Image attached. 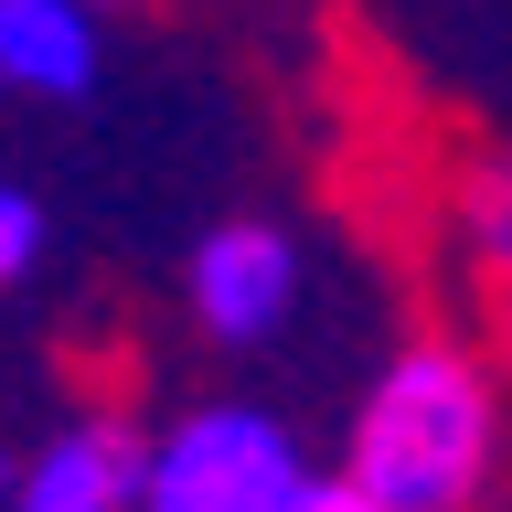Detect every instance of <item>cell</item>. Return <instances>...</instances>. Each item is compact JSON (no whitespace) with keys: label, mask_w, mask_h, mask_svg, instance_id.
<instances>
[{"label":"cell","mask_w":512,"mask_h":512,"mask_svg":"<svg viewBox=\"0 0 512 512\" xmlns=\"http://www.w3.org/2000/svg\"><path fill=\"white\" fill-rule=\"evenodd\" d=\"M491 438H502L491 374L448 342H416L374 374V395L352 416V470L342 480L374 512H470V491L491 480Z\"/></svg>","instance_id":"1"},{"label":"cell","mask_w":512,"mask_h":512,"mask_svg":"<svg viewBox=\"0 0 512 512\" xmlns=\"http://www.w3.org/2000/svg\"><path fill=\"white\" fill-rule=\"evenodd\" d=\"M299 480V438L267 406H203L160 448H139L128 512H278Z\"/></svg>","instance_id":"2"},{"label":"cell","mask_w":512,"mask_h":512,"mask_svg":"<svg viewBox=\"0 0 512 512\" xmlns=\"http://www.w3.org/2000/svg\"><path fill=\"white\" fill-rule=\"evenodd\" d=\"M299 299V246L278 224H214L192 256V320L214 342H267Z\"/></svg>","instance_id":"3"},{"label":"cell","mask_w":512,"mask_h":512,"mask_svg":"<svg viewBox=\"0 0 512 512\" xmlns=\"http://www.w3.org/2000/svg\"><path fill=\"white\" fill-rule=\"evenodd\" d=\"M128 491H139V448H128V427L75 416L64 438L32 448V470L11 480V512H128Z\"/></svg>","instance_id":"4"},{"label":"cell","mask_w":512,"mask_h":512,"mask_svg":"<svg viewBox=\"0 0 512 512\" xmlns=\"http://www.w3.org/2000/svg\"><path fill=\"white\" fill-rule=\"evenodd\" d=\"M0 86L11 96H86L96 86V0H0Z\"/></svg>","instance_id":"5"},{"label":"cell","mask_w":512,"mask_h":512,"mask_svg":"<svg viewBox=\"0 0 512 512\" xmlns=\"http://www.w3.org/2000/svg\"><path fill=\"white\" fill-rule=\"evenodd\" d=\"M459 235L491 278H512V160H480L470 182H459Z\"/></svg>","instance_id":"6"},{"label":"cell","mask_w":512,"mask_h":512,"mask_svg":"<svg viewBox=\"0 0 512 512\" xmlns=\"http://www.w3.org/2000/svg\"><path fill=\"white\" fill-rule=\"evenodd\" d=\"M32 256H43V203L22 182H0V288L32 278Z\"/></svg>","instance_id":"7"},{"label":"cell","mask_w":512,"mask_h":512,"mask_svg":"<svg viewBox=\"0 0 512 512\" xmlns=\"http://www.w3.org/2000/svg\"><path fill=\"white\" fill-rule=\"evenodd\" d=\"M278 512H374V502H363L352 480H310V470H299V480H288V502H278Z\"/></svg>","instance_id":"8"},{"label":"cell","mask_w":512,"mask_h":512,"mask_svg":"<svg viewBox=\"0 0 512 512\" xmlns=\"http://www.w3.org/2000/svg\"><path fill=\"white\" fill-rule=\"evenodd\" d=\"M502 363H512V299H502Z\"/></svg>","instance_id":"9"},{"label":"cell","mask_w":512,"mask_h":512,"mask_svg":"<svg viewBox=\"0 0 512 512\" xmlns=\"http://www.w3.org/2000/svg\"><path fill=\"white\" fill-rule=\"evenodd\" d=\"M0 502H11V459H0Z\"/></svg>","instance_id":"10"},{"label":"cell","mask_w":512,"mask_h":512,"mask_svg":"<svg viewBox=\"0 0 512 512\" xmlns=\"http://www.w3.org/2000/svg\"><path fill=\"white\" fill-rule=\"evenodd\" d=\"M96 11H107V0H96Z\"/></svg>","instance_id":"11"}]
</instances>
